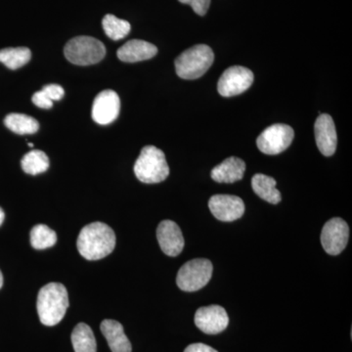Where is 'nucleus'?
Returning a JSON list of instances; mask_svg holds the SVG:
<instances>
[{
	"instance_id": "nucleus-1",
	"label": "nucleus",
	"mask_w": 352,
	"mask_h": 352,
	"mask_svg": "<svg viewBox=\"0 0 352 352\" xmlns=\"http://www.w3.org/2000/svg\"><path fill=\"white\" fill-rule=\"evenodd\" d=\"M78 252L88 261L106 258L116 247V234L103 222H94L83 227L78 235Z\"/></svg>"
},
{
	"instance_id": "nucleus-2",
	"label": "nucleus",
	"mask_w": 352,
	"mask_h": 352,
	"mask_svg": "<svg viewBox=\"0 0 352 352\" xmlns=\"http://www.w3.org/2000/svg\"><path fill=\"white\" fill-rule=\"evenodd\" d=\"M68 307V292L63 284L50 283L39 291L36 308L39 320L43 325L51 327L59 324Z\"/></svg>"
},
{
	"instance_id": "nucleus-3",
	"label": "nucleus",
	"mask_w": 352,
	"mask_h": 352,
	"mask_svg": "<svg viewBox=\"0 0 352 352\" xmlns=\"http://www.w3.org/2000/svg\"><path fill=\"white\" fill-rule=\"evenodd\" d=\"M214 61L212 48L206 44H197L176 58V74L183 80H197L207 73Z\"/></svg>"
},
{
	"instance_id": "nucleus-4",
	"label": "nucleus",
	"mask_w": 352,
	"mask_h": 352,
	"mask_svg": "<svg viewBox=\"0 0 352 352\" xmlns=\"http://www.w3.org/2000/svg\"><path fill=\"white\" fill-rule=\"evenodd\" d=\"M134 173L146 184L163 182L170 175L164 153L155 146H145L134 164Z\"/></svg>"
},
{
	"instance_id": "nucleus-5",
	"label": "nucleus",
	"mask_w": 352,
	"mask_h": 352,
	"mask_svg": "<svg viewBox=\"0 0 352 352\" xmlns=\"http://www.w3.org/2000/svg\"><path fill=\"white\" fill-rule=\"evenodd\" d=\"M65 56L78 66H90L99 63L106 55L105 45L92 36H76L67 43Z\"/></svg>"
},
{
	"instance_id": "nucleus-6",
	"label": "nucleus",
	"mask_w": 352,
	"mask_h": 352,
	"mask_svg": "<svg viewBox=\"0 0 352 352\" xmlns=\"http://www.w3.org/2000/svg\"><path fill=\"white\" fill-rule=\"evenodd\" d=\"M212 270V263L208 259H192L178 271L176 284L184 292L198 291L210 282Z\"/></svg>"
},
{
	"instance_id": "nucleus-7",
	"label": "nucleus",
	"mask_w": 352,
	"mask_h": 352,
	"mask_svg": "<svg viewBox=\"0 0 352 352\" xmlns=\"http://www.w3.org/2000/svg\"><path fill=\"white\" fill-rule=\"evenodd\" d=\"M295 132L287 124H273L261 132L256 140L258 149L263 154L278 155L288 149L293 142Z\"/></svg>"
},
{
	"instance_id": "nucleus-8",
	"label": "nucleus",
	"mask_w": 352,
	"mask_h": 352,
	"mask_svg": "<svg viewBox=\"0 0 352 352\" xmlns=\"http://www.w3.org/2000/svg\"><path fill=\"white\" fill-rule=\"evenodd\" d=\"M254 82L251 69L242 66L230 67L220 76L217 83L219 94L223 97H233L247 91Z\"/></svg>"
},
{
	"instance_id": "nucleus-9",
	"label": "nucleus",
	"mask_w": 352,
	"mask_h": 352,
	"mask_svg": "<svg viewBox=\"0 0 352 352\" xmlns=\"http://www.w3.org/2000/svg\"><path fill=\"white\" fill-rule=\"evenodd\" d=\"M349 226L340 217L329 220L322 229V247L331 256H337L344 251L349 242Z\"/></svg>"
},
{
	"instance_id": "nucleus-10",
	"label": "nucleus",
	"mask_w": 352,
	"mask_h": 352,
	"mask_svg": "<svg viewBox=\"0 0 352 352\" xmlns=\"http://www.w3.org/2000/svg\"><path fill=\"white\" fill-rule=\"evenodd\" d=\"M120 100L113 90H104L97 95L92 106V119L101 126L112 124L119 117Z\"/></svg>"
},
{
	"instance_id": "nucleus-11",
	"label": "nucleus",
	"mask_w": 352,
	"mask_h": 352,
	"mask_svg": "<svg viewBox=\"0 0 352 352\" xmlns=\"http://www.w3.org/2000/svg\"><path fill=\"white\" fill-rule=\"evenodd\" d=\"M195 324L201 332L208 335H217L226 330L229 324V317L223 307L210 305L197 310Z\"/></svg>"
},
{
	"instance_id": "nucleus-12",
	"label": "nucleus",
	"mask_w": 352,
	"mask_h": 352,
	"mask_svg": "<svg viewBox=\"0 0 352 352\" xmlns=\"http://www.w3.org/2000/svg\"><path fill=\"white\" fill-rule=\"evenodd\" d=\"M208 208L215 219L231 222L241 219L245 212V204L239 197L214 195L208 201Z\"/></svg>"
},
{
	"instance_id": "nucleus-13",
	"label": "nucleus",
	"mask_w": 352,
	"mask_h": 352,
	"mask_svg": "<svg viewBox=\"0 0 352 352\" xmlns=\"http://www.w3.org/2000/svg\"><path fill=\"white\" fill-rule=\"evenodd\" d=\"M157 238L162 251L168 256H177L184 249L183 238L179 226L171 220H164L157 229Z\"/></svg>"
},
{
	"instance_id": "nucleus-14",
	"label": "nucleus",
	"mask_w": 352,
	"mask_h": 352,
	"mask_svg": "<svg viewBox=\"0 0 352 352\" xmlns=\"http://www.w3.org/2000/svg\"><path fill=\"white\" fill-rule=\"evenodd\" d=\"M314 131L319 151L324 156H333L337 149L338 136L332 117L328 113H320L315 122Z\"/></svg>"
},
{
	"instance_id": "nucleus-15",
	"label": "nucleus",
	"mask_w": 352,
	"mask_h": 352,
	"mask_svg": "<svg viewBox=\"0 0 352 352\" xmlns=\"http://www.w3.org/2000/svg\"><path fill=\"white\" fill-rule=\"evenodd\" d=\"M157 48L154 44L140 39L127 41L118 50V58L126 63L145 61L156 56Z\"/></svg>"
},
{
	"instance_id": "nucleus-16",
	"label": "nucleus",
	"mask_w": 352,
	"mask_h": 352,
	"mask_svg": "<svg viewBox=\"0 0 352 352\" xmlns=\"http://www.w3.org/2000/svg\"><path fill=\"white\" fill-rule=\"evenodd\" d=\"M100 328L112 352L132 351L131 342L127 339L124 327L120 322L107 319L102 322Z\"/></svg>"
},
{
	"instance_id": "nucleus-17",
	"label": "nucleus",
	"mask_w": 352,
	"mask_h": 352,
	"mask_svg": "<svg viewBox=\"0 0 352 352\" xmlns=\"http://www.w3.org/2000/svg\"><path fill=\"white\" fill-rule=\"evenodd\" d=\"M245 171V162L239 157H230L215 166L210 176L219 183H234L242 179Z\"/></svg>"
},
{
	"instance_id": "nucleus-18",
	"label": "nucleus",
	"mask_w": 352,
	"mask_h": 352,
	"mask_svg": "<svg viewBox=\"0 0 352 352\" xmlns=\"http://www.w3.org/2000/svg\"><path fill=\"white\" fill-rule=\"evenodd\" d=\"M276 180L270 176L261 175L258 173L252 177V186L254 193L263 199V200L268 201V203L276 205L281 201V193L276 188Z\"/></svg>"
},
{
	"instance_id": "nucleus-19",
	"label": "nucleus",
	"mask_w": 352,
	"mask_h": 352,
	"mask_svg": "<svg viewBox=\"0 0 352 352\" xmlns=\"http://www.w3.org/2000/svg\"><path fill=\"white\" fill-rule=\"evenodd\" d=\"M72 344L75 352H96L97 344L91 328L85 323H80L72 333Z\"/></svg>"
},
{
	"instance_id": "nucleus-20",
	"label": "nucleus",
	"mask_w": 352,
	"mask_h": 352,
	"mask_svg": "<svg viewBox=\"0 0 352 352\" xmlns=\"http://www.w3.org/2000/svg\"><path fill=\"white\" fill-rule=\"evenodd\" d=\"M4 124L14 133L20 135L36 133L39 129L38 120L24 113H9L4 119Z\"/></svg>"
},
{
	"instance_id": "nucleus-21",
	"label": "nucleus",
	"mask_w": 352,
	"mask_h": 352,
	"mask_svg": "<svg viewBox=\"0 0 352 352\" xmlns=\"http://www.w3.org/2000/svg\"><path fill=\"white\" fill-rule=\"evenodd\" d=\"M23 170L28 175H38L50 168V159L41 150H32L27 153L21 161Z\"/></svg>"
},
{
	"instance_id": "nucleus-22",
	"label": "nucleus",
	"mask_w": 352,
	"mask_h": 352,
	"mask_svg": "<svg viewBox=\"0 0 352 352\" xmlns=\"http://www.w3.org/2000/svg\"><path fill=\"white\" fill-rule=\"evenodd\" d=\"M31 58V50L27 47H10L0 50V63L6 65L10 69L22 68L29 63Z\"/></svg>"
},
{
	"instance_id": "nucleus-23",
	"label": "nucleus",
	"mask_w": 352,
	"mask_h": 352,
	"mask_svg": "<svg viewBox=\"0 0 352 352\" xmlns=\"http://www.w3.org/2000/svg\"><path fill=\"white\" fill-rule=\"evenodd\" d=\"M102 25L108 38L113 41H120L126 38L131 29V25L127 21L119 19L112 14H108L103 18Z\"/></svg>"
},
{
	"instance_id": "nucleus-24",
	"label": "nucleus",
	"mask_w": 352,
	"mask_h": 352,
	"mask_svg": "<svg viewBox=\"0 0 352 352\" xmlns=\"http://www.w3.org/2000/svg\"><path fill=\"white\" fill-rule=\"evenodd\" d=\"M57 243V234L50 227L38 224L32 227L31 244L36 250H45L53 247Z\"/></svg>"
},
{
	"instance_id": "nucleus-25",
	"label": "nucleus",
	"mask_w": 352,
	"mask_h": 352,
	"mask_svg": "<svg viewBox=\"0 0 352 352\" xmlns=\"http://www.w3.org/2000/svg\"><path fill=\"white\" fill-rule=\"evenodd\" d=\"M178 1L183 4H188L192 7L194 12L200 16L206 15L210 6V0H178Z\"/></svg>"
},
{
	"instance_id": "nucleus-26",
	"label": "nucleus",
	"mask_w": 352,
	"mask_h": 352,
	"mask_svg": "<svg viewBox=\"0 0 352 352\" xmlns=\"http://www.w3.org/2000/svg\"><path fill=\"white\" fill-rule=\"evenodd\" d=\"M46 95L50 97L51 101H59L63 98L65 95L64 88L59 85H44L43 89Z\"/></svg>"
},
{
	"instance_id": "nucleus-27",
	"label": "nucleus",
	"mask_w": 352,
	"mask_h": 352,
	"mask_svg": "<svg viewBox=\"0 0 352 352\" xmlns=\"http://www.w3.org/2000/svg\"><path fill=\"white\" fill-rule=\"evenodd\" d=\"M32 103L38 108L50 109L53 106V101L50 100V97L46 95L43 90L36 92L32 95Z\"/></svg>"
},
{
	"instance_id": "nucleus-28",
	"label": "nucleus",
	"mask_w": 352,
	"mask_h": 352,
	"mask_svg": "<svg viewBox=\"0 0 352 352\" xmlns=\"http://www.w3.org/2000/svg\"><path fill=\"white\" fill-rule=\"evenodd\" d=\"M184 352H219L212 347L207 346L205 344H190L185 349Z\"/></svg>"
},
{
	"instance_id": "nucleus-29",
	"label": "nucleus",
	"mask_w": 352,
	"mask_h": 352,
	"mask_svg": "<svg viewBox=\"0 0 352 352\" xmlns=\"http://www.w3.org/2000/svg\"><path fill=\"white\" fill-rule=\"evenodd\" d=\"M4 219H6V214H4L3 210L0 208V226H1L2 223H3Z\"/></svg>"
},
{
	"instance_id": "nucleus-30",
	"label": "nucleus",
	"mask_w": 352,
	"mask_h": 352,
	"mask_svg": "<svg viewBox=\"0 0 352 352\" xmlns=\"http://www.w3.org/2000/svg\"><path fill=\"white\" fill-rule=\"evenodd\" d=\"M3 286V275H2L1 271H0V289Z\"/></svg>"
},
{
	"instance_id": "nucleus-31",
	"label": "nucleus",
	"mask_w": 352,
	"mask_h": 352,
	"mask_svg": "<svg viewBox=\"0 0 352 352\" xmlns=\"http://www.w3.org/2000/svg\"><path fill=\"white\" fill-rule=\"evenodd\" d=\"M29 146L30 147H34V144H32V143H29Z\"/></svg>"
}]
</instances>
